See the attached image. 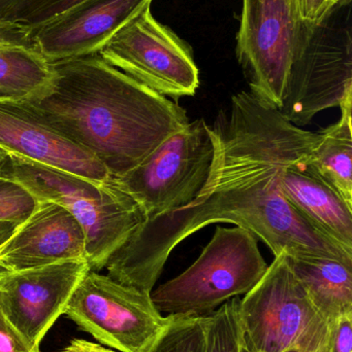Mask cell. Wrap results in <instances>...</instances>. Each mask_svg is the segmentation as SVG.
<instances>
[{"instance_id":"cell-33","label":"cell","mask_w":352,"mask_h":352,"mask_svg":"<svg viewBox=\"0 0 352 352\" xmlns=\"http://www.w3.org/2000/svg\"><path fill=\"white\" fill-rule=\"evenodd\" d=\"M0 258H1V246H0Z\"/></svg>"},{"instance_id":"cell-24","label":"cell","mask_w":352,"mask_h":352,"mask_svg":"<svg viewBox=\"0 0 352 352\" xmlns=\"http://www.w3.org/2000/svg\"><path fill=\"white\" fill-rule=\"evenodd\" d=\"M0 352H39L12 326L0 308Z\"/></svg>"},{"instance_id":"cell-22","label":"cell","mask_w":352,"mask_h":352,"mask_svg":"<svg viewBox=\"0 0 352 352\" xmlns=\"http://www.w3.org/2000/svg\"><path fill=\"white\" fill-rule=\"evenodd\" d=\"M39 200L21 184L0 177V221L20 225L33 212Z\"/></svg>"},{"instance_id":"cell-5","label":"cell","mask_w":352,"mask_h":352,"mask_svg":"<svg viewBox=\"0 0 352 352\" xmlns=\"http://www.w3.org/2000/svg\"><path fill=\"white\" fill-rule=\"evenodd\" d=\"M274 258L256 287L240 300L242 349L285 352L322 344L329 338L328 322L293 273L287 252Z\"/></svg>"},{"instance_id":"cell-30","label":"cell","mask_w":352,"mask_h":352,"mask_svg":"<svg viewBox=\"0 0 352 352\" xmlns=\"http://www.w3.org/2000/svg\"><path fill=\"white\" fill-rule=\"evenodd\" d=\"M8 159V153H6V151L2 150V148H0V173H1L2 168H3L4 165H6Z\"/></svg>"},{"instance_id":"cell-11","label":"cell","mask_w":352,"mask_h":352,"mask_svg":"<svg viewBox=\"0 0 352 352\" xmlns=\"http://www.w3.org/2000/svg\"><path fill=\"white\" fill-rule=\"evenodd\" d=\"M89 270L87 261H64L19 271L0 268V308L29 344L39 349Z\"/></svg>"},{"instance_id":"cell-4","label":"cell","mask_w":352,"mask_h":352,"mask_svg":"<svg viewBox=\"0 0 352 352\" xmlns=\"http://www.w3.org/2000/svg\"><path fill=\"white\" fill-rule=\"evenodd\" d=\"M268 267L254 234L217 226L196 262L151 292V300L165 316H208L253 289Z\"/></svg>"},{"instance_id":"cell-23","label":"cell","mask_w":352,"mask_h":352,"mask_svg":"<svg viewBox=\"0 0 352 352\" xmlns=\"http://www.w3.org/2000/svg\"><path fill=\"white\" fill-rule=\"evenodd\" d=\"M329 328V351L352 352V314L339 316Z\"/></svg>"},{"instance_id":"cell-7","label":"cell","mask_w":352,"mask_h":352,"mask_svg":"<svg viewBox=\"0 0 352 352\" xmlns=\"http://www.w3.org/2000/svg\"><path fill=\"white\" fill-rule=\"evenodd\" d=\"M213 153L209 125L200 118L113 179L138 203L146 219H152L194 201L208 177Z\"/></svg>"},{"instance_id":"cell-32","label":"cell","mask_w":352,"mask_h":352,"mask_svg":"<svg viewBox=\"0 0 352 352\" xmlns=\"http://www.w3.org/2000/svg\"><path fill=\"white\" fill-rule=\"evenodd\" d=\"M351 0H339L340 6H351Z\"/></svg>"},{"instance_id":"cell-25","label":"cell","mask_w":352,"mask_h":352,"mask_svg":"<svg viewBox=\"0 0 352 352\" xmlns=\"http://www.w3.org/2000/svg\"><path fill=\"white\" fill-rule=\"evenodd\" d=\"M300 19L303 22H322L339 4V0H296Z\"/></svg>"},{"instance_id":"cell-14","label":"cell","mask_w":352,"mask_h":352,"mask_svg":"<svg viewBox=\"0 0 352 352\" xmlns=\"http://www.w3.org/2000/svg\"><path fill=\"white\" fill-rule=\"evenodd\" d=\"M64 261H87L86 234L61 205L39 201L28 219L2 244L0 267L19 271Z\"/></svg>"},{"instance_id":"cell-20","label":"cell","mask_w":352,"mask_h":352,"mask_svg":"<svg viewBox=\"0 0 352 352\" xmlns=\"http://www.w3.org/2000/svg\"><path fill=\"white\" fill-rule=\"evenodd\" d=\"M169 316V326L148 352H206L207 316Z\"/></svg>"},{"instance_id":"cell-19","label":"cell","mask_w":352,"mask_h":352,"mask_svg":"<svg viewBox=\"0 0 352 352\" xmlns=\"http://www.w3.org/2000/svg\"><path fill=\"white\" fill-rule=\"evenodd\" d=\"M85 1L86 0H0V16L33 30Z\"/></svg>"},{"instance_id":"cell-29","label":"cell","mask_w":352,"mask_h":352,"mask_svg":"<svg viewBox=\"0 0 352 352\" xmlns=\"http://www.w3.org/2000/svg\"><path fill=\"white\" fill-rule=\"evenodd\" d=\"M329 339V338H328ZM328 341V340H327ZM326 341V342H327ZM324 342L322 344L320 345H309V346H305V347H296V349H289V351H285V352H318L320 351V349H322V345L324 344ZM241 352H248L246 351L245 349H242Z\"/></svg>"},{"instance_id":"cell-26","label":"cell","mask_w":352,"mask_h":352,"mask_svg":"<svg viewBox=\"0 0 352 352\" xmlns=\"http://www.w3.org/2000/svg\"><path fill=\"white\" fill-rule=\"evenodd\" d=\"M0 45L37 47L31 29L17 23L10 22L2 16H0Z\"/></svg>"},{"instance_id":"cell-12","label":"cell","mask_w":352,"mask_h":352,"mask_svg":"<svg viewBox=\"0 0 352 352\" xmlns=\"http://www.w3.org/2000/svg\"><path fill=\"white\" fill-rule=\"evenodd\" d=\"M153 0H86L33 29L35 45L50 63L96 55Z\"/></svg>"},{"instance_id":"cell-28","label":"cell","mask_w":352,"mask_h":352,"mask_svg":"<svg viewBox=\"0 0 352 352\" xmlns=\"http://www.w3.org/2000/svg\"><path fill=\"white\" fill-rule=\"evenodd\" d=\"M17 227L18 225L12 221H0V246L10 239Z\"/></svg>"},{"instance_id":"cell-31","label":"cell","mask_w":352,"mask_h":352,"mask_svg":"<svg viewBox=\"0 0 352 352\" xmlns=\"http://www.w3.org/2000/svg\"><path fill=\"white\" fill-rule=\"evenodd\" d=\"M318 352H330V351H329V339L328 341L322 345V349H320Z\"/></svg>"},{"instance_id":"cell-17","label":"cell","mask_w":352,"mask_h":352,"mask_svg":"<svg viewBox=\"0 0 352 352\" xmlns=\"http://www.w3.org/2000/svg\"><path fill=\"white\" fill-rule=\"evenodd\" d=\"M53 76V64L37 47L0 45V100H32L49 88Z\"/></svg>"},{"instance_id":"cell-8","label":"cell","mask_w":352,"mask_h":352,"mask_svg":"<svg viewBox=\"0 0 352 352\" xmlns=\"http://www.w3.org/2000/svg\"><path fill=\"white\" fill-rule=\"evenodd\" d=\"M64 314L119 352H148L171 322L156 309L151 294L92 270L76 285Z\"/></svg>"},{"instance_id":"cell-9","label":"cell","mask_w":352,"mask_h":352,"mask_svg":"<svg viewBox=\"0 0 352 352\" xmlns=\"http://www.w3.org/2000/svg\"><path fill=\"white\" fill-rule=\"evenodd\" d=\"M99 55L110 65L175 102L194 96L200 86L191 47L154 18L151 6L128 21Z\"/></svg>"},{"instance_id":"cell-6","label":"cell","mask_w":352,"mask_h":352,"mask_svg":"<svg viewBox=\"0 0 352 352\" xmlns=\"http://www.w3.org/2000/svg\"><path fill=\"white\" fill-rule=\"evenodd\" d=\"M340 4L322 22H303L281 102V115L298 127L318 113L340 107L352 93L351 16H339Z\"/></svg>"},{"instance_id":"cell-18","label":"cell","mask_w":352,"mask_h":352,"mask_svg":"<svg viewBox=\"0 0 352 352\" xmlns=\"http://www.w3.org/2000/svg\"><path fill=\"white\" fill-rule=\"evenodd\" d=\"M339 107L340 120L318 133L311 161L352 208V93Z\"/></svg>"},{"instance_id":"cell-13","label":"cell","mask_w":352,"mask_h":352,"mask_svg":"<svg viewBox=\"0 0 352 352\" xmlns=\"http://www.w3.org/2000/svg\"><path fill=\"white\" fill-rule=\"evenodd\" d=\"M0 148L93 182L112 178L96 157L43 121L25 102L0 100Z\"/></svg>"},{"instance_id":"cell-15","label":"cell","mask_w":352,"mask_h":352,"mask_svg":"<svg viewBox=\"0 0 352 352\" xmlns=\"http://www.w3.org/2000/svg\"><path fill=\"white\" fill-rule=\"evenodd\" d=\"M318 138L283 167L281 190L314 230L352 254V208L311 161Z\"/></svg>"},{"instance_id":"cell-21","label":"cell","mask_w":352,"mask_h":352,"mask_svg":"<svg viewBox=\"0 0 352 352\" xmlns=\"http://www.w3.org/2000/svg\"><path fill=\"white\" fill-rule=\"evenodd\" d=\"M240 300L233 298L207 316L206 352H241Z\"/></svg>"},{"instance_id":"cell-16","label":"cell","mask_w":352,"mask_h":352,"mask_svg":"<svg viewBox=\"0 0 352 352\" xmlns=\"http://www.w3.org/2000/svg\"><path fill=\"white\" fill-rule=\"evenodd\" d=\"M289 260L329 324L343 314H352V262L322 256H289Z\"/></svg>"},{"instance_id":"cell-2","label":"cell","mask_w":352,"mask_h":352,"mask_svg":"<svg viewBox=\"0 0 352 352\" xmlns=\"http://www.w3.org/2000/svg\"><path fill=\"white\" fill-rule=\"evenodd\" d=\"M52 64L49 88L25 103L96 157L112 178L132 170L189 123L177 102L110 65L99 54Z\"/></svg>"},{"instance_id":"cell-1","label":"cell","mask_w":352,"mask_h":352,"mask_svg":"<svg viewBox=\"0 0 352 352\" xmlns=\"http://www.w3.org/2000/svg\"><path fill=\"white\" fill-rule=\"evenodd\" d=\"M209 133L214 153L198 196L186 206L146 219L107 261V276L151 294L174 248L217 223L248 230L274 256L284 252L352 262V254L314 230L281 190L283 167L318 133L293 125L250 91L231 97Z\"/></svg>"},{"instance_id":"cell-3","label":"cell","mask_w":352,"mask_h":352,"mask_svg":"<svg viewBox=\"0 0 352 352\" xmlns=\"http://www.w3.org/2000/svg\"><path fill=\"white\" fill-rule=\"evenodd\" d=\"M0 177L26 188L39 201L57 203L70 211L86 234L87 262L99 272L146 221L138 203L113 178L93 182L16 155L8 154Z\"/></svg>"},{"instance_id":"cell-10","label":"cell","mask_w":352,"mask_h":352,"mask_svg":"<svg viewBox=\"0 0 352 352\" xmlns=\"http://www.w3.org/2000/svg\"><path fill=\"white\" fill-rule=\"evenodd\" d=\"M303 21L296 0H243L238 61L250 92L279 109Z\"/></svg>"},{"instance_id":"cell-27","label":"cell","mask_w":352,"mask_h":352,"mask_svg":"<svg viewBox=\"0 0 352 352\" xmlns=\"http://www.w3.org/2000/svg\"><path fill=\"white\" fill-rule=\"evenodd\" d=\"M61 352H116L83 339H74Z\"/></svg>"}]
</instances>
